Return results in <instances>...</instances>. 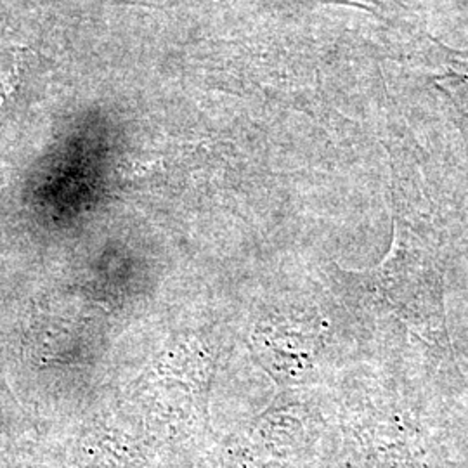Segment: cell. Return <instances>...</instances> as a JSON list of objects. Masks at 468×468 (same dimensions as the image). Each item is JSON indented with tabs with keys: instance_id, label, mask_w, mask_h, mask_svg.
Wrapping results in <instances>:
<instances>
[{
	"instance_id": "1",
	"label": "cell",
	"mask_w": 468,
	"mask_h": 468,
	"mask_svg": "<svg viewBox=\"0 0 468 468\" xmlns=\"http://www.w3.org/2000/svg\"><path fill=\"white\" fill-rule=\"evenodd\" d=\"M9 79H4V77H0V104H2V101L5 98V94L11 90V87H9Z\"/></svg>"
}]
</instances>
